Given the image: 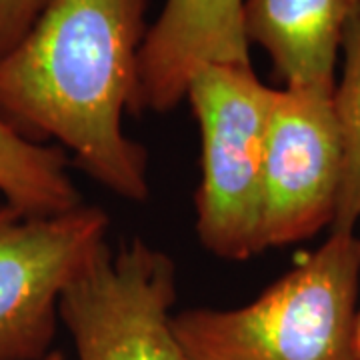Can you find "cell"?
Wrapping results in <instances>:
<instances>
[{"label":"cell","mask_w":360,"mask_h":360,"mask_svg":"<svg viewBox=\"0 0 360 360\" xmlns=\"http://www.w3.org/2000/svg\"><path fill=\"white\" fill-rule=\"evenodd\" d=\"M150 0H49L0 58V118L26 141H56L110 193L148 198V155L124 134Z\"/></svg>","instance_id":"1"},{"label":"cell","mask_w":360,"mask_h":360,"mask_svg":"<svg viewBox=\"0 0 360 360\" xmlns=\"http://www.w3.org/2000/svg\"><path fill=\"white\" fill-rule=\"evenodd\" d=\"M360 238L326 243L236 309H188L172 319L182 360H359Z\"/></svg>","instance_id":"2"},{"label":"cell","mask_w":360,"mask_h":360,"mask_svg":"<svg viewBox=\"0 0 360 360\" xmlns=\"http://www.w3.org/2000/svg\"><path fill=\"white\" fill-rule=\"evenodd\" d=\"M274 96L252 65L200 66L186 86L202 144L196 234L224 260L264 250L262 170Z\"/></svg>","instance_id":"3"},{"label":"cell","mask_w":360,"mask_h":360,"mask_svg":"<svg viewBox=\"0 0 360 360\" xmlns=\"http://www.w3.org/2000/svg\"><path fill=\"white\" fill-rule=\"evenodd\" d=\"M101 206L34 214L0 202V360L52 352L60 298L106 246Z\"/></svg>","instance_id":"4"},{"label":"cell","mask_w":360,"mask_h":360,"mask_svg":"<svg viewBox=\"0 0 360 360\" xmlns=\"http://www.w3.org/2000/svg\"><path fill=\"white\" fill-rule=\"evenodd\" d=\"M176 269L165 250L132 238L106 245L60 298L78 360H182L172 326Z\"/></svg>","instance_id":"5"},{"label":"cell","mask_w":360,"mask_h":360,"mask_svg":"<svg viewBox=\"0 0 360 360\" xmlns=\"http://www.w3.org/2000/svg\"><path fill=\"white\" fill-rule=\"evenodd\" d=\"M342 141L333 94L276 89L262 170V246L307 240L333 226Z\"/></svg>","instance_id":"6"},{"label":"cell","mask_w":360,"mask_h":360,"mask_svg":"<svg viewBox=\"0 0 360 360\" xmlns=\"http://www.w3.org/2000/svg\"><path fill=\"white\" fill-rule=\"evenodd\" d=\"M243 6L245 0H167L142 42L130 115L176 108L200 66H250Z\"/></svg>","instance_id":"7"},{"label":"cell","mask_w":360,"mask_h":360,"mask_svg":"<svg viewBox=\"0 0 360 360\" xmlns=\"http://www.w3.org/2000/svg\"><path fill=\"white\" fill-rule=\"evenodd\" d=\"M359 11L360 0H245L243 28L284 89L333 94L345 30Z\"/></svg>","instance_id":"8"},{"label":"cell","mask_w":360,"mask_h":360,"mask_svg":"<svg viewBox=\"0 0 360 360\" xmlns=\"http://www.w3.org/2000/svg\"><path fill=\"white\" fill-rule=\"evenodd\" d=\"M0 194L34 214H58L84 205L68 174L63 148L26 141L0 118Z\"/></svg>","instance_id":"9"},{"label":"cell","mask_w":360,"mask_h":360,"mask_svg":"<svg viewBox=\"0 0 360 360\" xmlns=\"http://www.w3.org/2000/svg\"><path fill=\"white\" fill-rule=\"evenodd\" d=\"M342 75L333 92L342 141V184L330 232H356L360 222V11L342 39Z\"/></svg>","instance_id":"10"},{"label":"cell","mask_w":360,"mask_h":360,"mask_svg":"<svg viewBox=\"0 0 360 360\" xmlns=\"http://www.w3.org/2000/svg\"><path fill=\"white\" fill-rule=\"evenodd\" d=\"M49 0H0V58L25 39Z\"/></svg>","instance_id":"11"},{"label":"cell","mask_w":360,"mask_h":360,"mask_svg":"<svg viewBox=\"0 0 360 360\" xmlns=\"http://www.w3.org/2000/svg\"><path fill=\"white\" fill-rule=\"evenodd\" d=\"M42 360H65V354H63L60 350H52V352H49Z\"/></svg>","instance_id":"12"},{"label":"cell","mask_w":360,"mask_h":360,"mask_svg":"<svg viewBox=\"0 0 360 360\" xmlns=\"http://www.w3.org/2000/svg\"><path fill=\"white\" fill-rule=\"evenodd\" d=\"M356 350H359V360H360V302H359V316H356Z\"/></svg>","instance_id":"13"}]
</instances>
